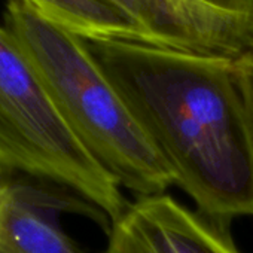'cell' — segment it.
I'll list each match as a JSON object with an SVG mask.
<instances>
[{
	"label": "cell",
	"mask_w": 253,
	"mask_h": 253,
	"mask_svg": "<svg viewBox=\"0 0 253 253\" xmlns=\"http://www.w3.org/2000/svg\"><path fill=\"white\" fill-rule=\"evenodd\" d=\"M3 27L72 133L122 189L143 197L164 194L174 185L169 167L79 36L18 0H8Z\"/></svg>",
	"instance_id": "7a4b0ae2"
},
{
	"label": "cell",
	"mask_w": 253,
	"mask_h": 253,
	"mask_svg": "<svg viewBox=\"0 0 253 253\" xmlns=\"http://www.w3.org/2000/svg\"><path fill=\"white\" fill-rule=\"evenodd\" d=\"M18 2L84 39H113L152 43L146 32L113 0H18Z\"/></svg>",
	"instance_id": "8992f818"
},
{
	"label": "cell",
	"mask_w": 253,
	"mask_h": 253,
	"mask_svg": "<svg viewBox=\"0 0 253 253\" xmlns=\"http://www.w3.org/2000/svg\"><path fill=\"white\" fill-rule=\"evenodd\" d=\"M61 213L86 216L109 231V217L58 186H35L0 170V253H86L63 228Z\"/></svg>",
	"instance_id": "5b68a950"
},
{
	"label": "cell",
	"mask_w": 253,
	"mask_h": 253,
	"mask_svg": "<svg viewBox=\"0 0 253 253\" xmlns=\"http://www.w3.org/2000/svg\"><path fill=\"white\" fill-rule=\"evenodd\" d=\"M81 39L195 209L225 225L253 216V142L235 60Z\"/></svg>",
	"instance_id": "6da1fadb"
},
{
	"label": "cell",
	"mask_w": 253,
	"mask_h": 253,
	"mask_svg": "<svg viewBox=\"0 0 253 253\" xmlns=\"http://www.w3.org/2000/svg\"><path fill=\"white\" fill-rule=\"evenodd\" d=\"M103 253H241L229 225L164 194L136 197L112 220Z\"/></svg>",
	"instance_id": "277c9868"
},
{
	"label": "cell",
	"mask_w": 253,
	"mask_h": 253,
	"mask_svg": "<svg viewBox=\"0 0 253 253\" xmlns=\"http://www.w3.org/2000/svg\"><path fill=\"white\" fill-rule=\"evenodd\" d=\"M235 73H237L241 97L244 101L250 136L253 142V52L246 54L235 60Z\"/></svg>",
	"instance_id": "52a82bcc"
},
{
	"label": "cell",
	"mask_w": 253,
	"mask_h": 253,
	"mask_svg": "<svg viewBox=\"0 0 253 253\" xmlns=\"http://www.w3.org/2000/svg\"><path fill=\"white\" fill-rule=\"evenodd\" d=\"M214 11L253 20V0H194Z\"/></svg>",
	"instance_id": "ba28073f"
},
{
	"label": "cell",
	"mask_w": 253,
	"mask_h": 253,
	"mask_svg": "<svg viewBox=\"0 0 253 253\" xmlns=\"http://www.w3.org/2000/svg\"><path fill=\"white\" fill-rule=\"evenodd\" d=\"M0 170L67 189L115 220L128 204L57 110L36 70L0 26Z\"/></svg>",
	"instance_id": "3957f363"
}]
</instances>
